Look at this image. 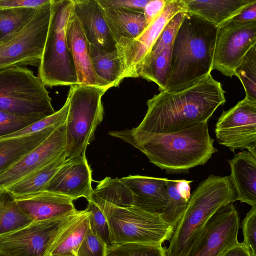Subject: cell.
Listing matches in <instances>:
<instances>
[{
  "label": "cell",
  "instance_id": "45",
  "mask_svg": "<svg viewBox=\"0 0 256 256\" xmlns=\"http://www.w3.org/2000/svg\"><path fill=\"white\" fill-rule=\"evenodd\" d=\"M192 181L186 180H179L177 184V188L180 194L187 200H188L190 196V184Z\"/></svg>",
  "mask_w": 256,
  "mask_h": 256
},
{
  "label": "cell",
  "instance_id": "3",
  "mask_svg": "<svg viewBox=\"0 0 256 256\" xmlns=\"http://www.w3.org/2000/svg\"><path fill=\"white\" fill-rule=\"evenodd\" d=\"M218 30L200 17L186 12L172 44L165 90L194 84L210 74Z\"/></svg>",
  "mask_w": 256,
  "mask_h": 256
},
{
  "label": "cell",
  "instance_id": "21",
  "mask_svg": "<svg viewBox=\"0 0 256 256\" xmlns=\"http://www.w3.org/2000/svg\"><path fill=\"white\" fill-rule=\"evenodd\" d=\"M228 162L236 200L256 208V156L248 150H242Z\"/></svg>",
  "mask_w": 256,
  "mask_h": 256
},
{
  "label": "cell",
  "instance_id": "20",
  "mask_svg": "<svg viewBox=\"0 0 256 256\" xmlns=\"http://www.w3.org/2000/svg\"><path fill=\"white\" fill-rule=\"evenodd\" d=\"M14 198L32 221L62 216L76 210L73 200L45 190Z\"/></svg>",
  "mask_w": 256,
  "mask_h": 256
},
{
  "label": "cell",
  "instance_id": "38",
  "mask_svg": "<svg viewBox=\"0 0 256 256\" xmlns=\"http://www.w3.org/2000/svg\"><path fill=\"white\" fill-rule=\"evenodd\" d=\"M107 246L89 228L80 244L76 256H106Z\"/></svg>",
  "mask_w": 256,
  "mask_h": 256
},
{
  "label": "cell",
  "instance_id": "6",
  "mask_svg": "<svg viewBox=\"0 0 256 256\" xmlns=\"http://www.w3.org/2000/svg\"><path fill=\"white\" fill-rule=\"evenodd\" d=\"M106 90L94 86H70L65 122L66 160L86 156V148L94 139L96 130L103 120L102 98Z\"/></svg>",
  "mask_w": 256,
  "mask_h": 256
},
{
  "label": "cell",
  "instance_id": "29",
  "mask_svg": "<svg viewBox=\"0 0 256 256\" xmlns=\"http://www.w3.org/2000/svg\"><path fill=\"white\" fill-rule=\"evenodd\" d=\"M32 222L8 192L0 190V235L26 226Z\"/></svg>",
  "mask_w": 256,
  "mask_h": 256
},
{
  "label": "cell",
  "instance_id": "1",
  "mask_svg": "<svg viewBox=\"0 0 256 256\" xmlns=\"http://www.w3.org/2000/svg\"><path fill=\"white\" fill-rule=\"evenodd\" d=\"M226 102L220 82L209 74L196 82L163 90L148 100V109L136 128L153 133H169L208 122Z\"/></svg>",
  "mask_w": 256,
  "mask_h": 256
},
{
  "label": "cell",
  "instance_id": "34",
  "mask_svg": "<svg viewBox=\"0 0 256 256\" xmlns=\"http://www.w3.org/2000/svg\"><path fill=\"white\" fill-rule=\"evenodd\" d=\"M186 14L185 12H179L168 23L150 53L145 58L141 69L154 60L164 48L172 45L175 36Z\"/></svg>",
  "mask_w": 256,
  "mask_h": 256
},
{
  "label": "cell",
  "instance_id": "8",
  "mask_svg": "<svg viewBox=\"0 0 256 256\" xmlns=\"http://www.w3.org/2000/svg\"><path fill=\"white\" fill-rule=\"evenodd\" d=\"M46 86L31 70L15 66L0 71V110L19 114L56 111Z\"/></svg>",
  "mask_w": 256,
  "mask_h": 256
},
{
  "label": "cell",
  "instance_id": "9",
  "mask_svg": "<svg viewBox=\"0 0 256 256\" xmlns=\"http://www.w3.org/2000/svg\"><path fill=\"white\" fill-rule=\"evenodd\" d=\"M51 1L38 8L21 26L0 38V71L39 66L49 26Z\"/></svg>",
  "mask_w": 256,
  "mask_h": 256
},
{
  "label": "cell",
  "instance_id": "43",
  "mask_svg": "<svg viewBox=\"0 0 256 256\" xmlns=\"http://www.w3.org/2000/svg\"><path fill=\"white\" fill-rule=\"evenodd\" d=\"M232 20L240 22L256 20V2L246 8Z\"/></svg>",
  "mask_w": 256,
  "mask_h": 256
},
{
  "label": "cell",
  "instance_id": "11",
  "mask_svg": "<svg viewBox=\"0 0 256 256\" xmlns=\"http://www.w3.org/2000/svg\"><path fill=\"white\" fill-rule=\"evenodd\" d=\"M186 12L184 0H167L166 6L144 32L134 39L121 38L116 44L122 78L139 77L144 61L165 26L177 14Z\"/></svg>",
  "mask_w": 256,
  "mask_h": 256
},
{
  "label": "cell",
  "instance_id": "35",
  "mask_svg": "<svg viewBox=\"0 0 256 256\" xmlns=\"http://www.w3.org/2000/svg\"><path fill=\"white\" fill-rule=\"evenodd\" d=\"M37 8H20L0 10V38L14 30L30 19Z\"/></svg>",
  "mask_w": 256,
  "mask_h": 256
},
{
  "label": "cell",
  "instance_id": "10",
  "mask_svg": "<svg viewBox=\"0 0 256 256\" xmlns=\"http://www.w3.org/2000/svg\"><path fill=\"white\" fill-rule=\"evenodd\" d=\"M80 212L37 221L0 235V252L8 256H45L62 230Z\"/></svg>",
  "mask_w": 256,
  "mask_h": 256
},
{
  "label": "cell",
  "instance_id": "37",
  "mask_svg": "<svg viewBox=\"0 0 256 256\" xmlns=\"http://www.w3.org/2000/svg\"><path fill=\"white\" fill-rule=\"evenodd\" d=\"M90 212V228L108 246L110 243V233L108 221L98 206L92 200L88 201L86 208Z\"/></svg>",
  "mask_w": 256,
  "mask_h": 256
},
{
  "label": "cell",
  "instance_id": "36",
  "mask_svg": "<svg viewBox=\"0 0 256 256\" xmlns=\"http://www.w3.org/2000/svg\"><path fill=\"white\" fill-rule=\"evenodd\" d=\"M48 116L19 114L0 110V137L20 130Z\"/></svg>",
  "mask_w": 256,
  "mask_h": 256
},
{
  "label": "cell",
  "instance_id": "27",
  "mask_svg": "<svg viewBox=\"0 0 256 256\" xmlns=\"http://www.w3.org/2000/svg\"><path fill=\"white\" fill-rule=\"evenodd\" d=\"M89 52L96 76L110 88L118 86L122 79L116 48L110 50L89 44Z\"/></svg>",
  "mask_w": 256,
  "mask_h": 256
},
{
  "label": "cell",
  "instance_id": "33",
  "mask_svg": "<svg viewBox=\"0 0 256 256\" xmlns=\"http://www.w3.org/2000/svg\"><path fill=\"white\" fill-rule=\"evenodd\" d=\"M179 180H168L166 190L168 202L160 214L162 219L174 228L183 214L188 200L182 196L177 188Z\"/></svg>",
  "mask_w": 256,
  "mask_h": 256
},
{
  "label": "cell",
  "instance_id": "12",
  "mask_svg": "<svg viewBox=\"0 0 256 256\" xmlns=\"http://www.w3.org/2000/svg\"><path fill=\"white\" fill-rule=\"evenodd\" d=\"M214 131L218 143L231 152L245 148L256 156V102L244 98L224 111Z\"/></svg>",
  "mask_w": 256,
  "mask_h": 256
},
{
  "label": "cell",
  "instance_id": "24",
  "mask_svg": "<svg viewBox=\"0 0 256 256\" xmlns=\"http://www.w3.org/2000/svg\"><path fill=\"white\" fill-rule=\"evenodd\" d=\"M90 212L86 209L67 224L60 232L45 256L74 254L90 228Z\"/></svg>",
  "mask_w": 256,
  "mask_h": 256
},
{
  "label": "cell",
  "instance_id": "39",
  "mask_svg": "<svg viewBox=\"0 0 256 256\" xmlns=\"http://www.w3.org/2000/svg\"><path fill=\"white\" fill-rule=\"evenodd\" d=\"M242 242L250 256H256V208H252L242 222Z\"/></svg>",
  "mask_w": 256,
  "mask_h": 256
},
{
  "label": "cell",
  "instance_id": "4",
  "mask_svg": "<svg viewBox=\"0 0 256 256\" xmlns=\"http://www.w3.org/2000/svg\"><path fill=\"white\" fill-rule=\"evenodd\" d=\"M236 200V191L230 176L210 174L200 182L174 228L166 256H187L212 216Z\"/></svg>",
  "mask_w": 256,
  "mask_h": 256
},
{
  "label": "cell",
  "instance_id": "41",
  "mask_svg": "<svg viewBox=\"0 0 256 256\" xmlns=\"http://www.w3.org/2000/svg\"><path fill=\"white\" fill-rule=\"evenodd\" d=\"M50 2V0H0V10L14 8H38Z\"/></svg>",
  "mask_w": 256,
  "mask_h": 256
},
{
  "label": "cell",
  "instance_id": "18",
  "mask_svg": "<svg viewBox=\"0 0 256 256\" xmlns=\"http://www.w3.org/2000/svg\"><path fill=\"white\" fill-rule=\"evenodd\" d=\"M66 37L74 64L78 84L109 89V86L96 76L94 70L89 44L72 9L66 24Z\"/></svg>",
  "mask_w": 256,
  "mask_h": 256
},
{
  "label": "cell",
  "instance_id": "47",
  "mask_svg": "<svg viewBox=\"0 0 256 256\" xmlns=\"http://www.w3.org/2000/svg\"><path fill=\"white\" fill-rule=\"evenodd\" d=\"M0 256H6L5 254L0 252Z\"/></svg>",
  "mask_w": 256,
  "mask_h": 256
},
{
  "label": "cell",
  "instance_id": "5",
  "mask_svg": "<svg viewBox=\"0 0 256 256\" xmlns=\"http://www.w3.org/2000/svg\"><path fill=\"white\" fill-rule=\"evenodd\" d=\"M72 7V0L51 1L49 26L38 66V76L46 86L78 84L66 37V24Z\"/></svg>",
  "mask_w": 256,
  "mask_h": 256
},
{
  "label": "cell",
  "instance_id": "16",
  "mask_svg": "<svg viewBox=\"0 0 256 256\" xmlns=\"http://www.w3.org/2000/svg\"><path fill=\"white\" fill-rule=\"evenodd\" d=\"M92 182V170L86 156H80L66 160L44 190L74 200L84 197L88 201L93 190Z\"/></svg>",
  "mask_w": 256,
  "mask_h": 256
},
{
  "label": "cell",
  "instance_id": "46",
  "mask_svg": "<svg viewBox=\"0 0 256 256\" xmlns=\"http://www.w3.org/2000/svg\"><path fill=\"white\" fill-rule=\"evenodd\" d=\"M76 256L74 254H70V255H61V256Z\"/></svg>",
  "mask_w": 256,
  "mask_h": 256
},
{
  "label": "cell",
  "instance_id": "23",
  "mask_svg": "<svg viewBox=\"0 0 256 256\" xmlns=\"http://www.w3.org/2000/svg\"><path fill=\"white\" fill-rule=\"evenodd\" d=\"M101 6L116 44L121 38H137L148 25L144 12Z\"/></svg>",
  "mask_w": 256,
  "mask_h": 256
},
{
  "label": "cell",
  "instance_id": "32",
  "mask_svg": "<svg viewBox=\"0 0 256 256\" xmlns=\"http://www.w3.org/2000/svg\"><path fill=\"white\" fill-rule=\"evenodd\" d=\"M244 88L245 98L256 102V45L246 54L235 70Z\"/></svg>",
  "mask_w": 256,
  "mask_h": 256
},
{
  "label": "cell",
  "instance_id": "19",
  "mask_svg": "<svg viewBox=\"0 0 256 256\" xmlns=\"http://www.w3.org/2000/svg\"><path fill=\"white\" fill-rule=\"evenodd\" d=\"M120 179L132 193L133 206L148 212L162 214L168 202V178L130 175Z\"/></svg>",
  "mask_w": 256,
  "mask_h": 256
},
{
  "label": "cell",
  "instance_id": "25",
  "mask_svg": "<svg viewBox=\"0 0 256 256\" xmlns=\"http://www.w3.org/2000/svg\"><path fill=\"white\" fill-rule=\"evenodd\" d=\"M58 127H50L22 136L0 140V174L42 143Z\"/></svg>",
  "mask_w": 256,
  "mask_h": 256
},
{
  "label": "cell",
  "instance_id": "30",
  "mask_svg": "<svg viewBox=\"0 0 256 256\" xmlns=\"http://www.w3.org/2000/svg\"><path fill=\"white\" fill-rule=\"evenodd\" d=\"M172 46L164 48L154 60L144 66L139 74V77L156 84L160 92L166 89Z\"/></svg>",
  "mask_w": 256,
  "mask_h": 256
},
{
  "label": "cell",
  "instance_id": "40",
  "mask_svg": "<svg viewBox=\"0 0 256 256\" xmlns=\"http://www.w3.org/2000/svg\"><path fill=\"white\" fill-rule=\"evenodd\" d=\"M150 0H98L102 6L114 7L126 10L144 12Z\"/></svg>",
  "mask_w": 256,
  "mask_h": 256
},
{
  "label": "cell",
  "instance_id": "15",
  "mask_svg": "<svg viewBox=\"0 0 256 256\" xmlns=\"http://www.w3.org/2000/svg\"><path fill=\"white\" fill-rule=\"evenodd\" d=\"M65 123L56 128L42 143L0 174V190L6 189L51 162L65 151Z\"/></svg>",
  "mask_w": 256,
  "mask_h": 256
},
{
  "label": "cell",
  "instance_id": "2",
  "mask_svg": "<svg viewBox=\"0 0 256 256\" xmlns=\"http://www.w3.org/2000/svg\"><path fill=\"white\" fill-rule=\"evenodd\" d=\"M109 134L138 149L150 162L169 174L188 172L204 165L218 152L208 122L169 133L149 132L134 128L112 131Z\"/></svg>",
  "mask_w": 256,
  "mask_h": 256
},
{
  "label": "cell",
  "instance_id": "7",
  "mask_svg": "<svg viewBox=\"0 0 256 256\" xmlns=\"http://www.w3.org/2000/svg\"><path fill=\"white\" fill-rule=\"evenodd\" d=\"M94 203L106 218L111 244H162L172 236L174 228L164 221L160 214L134 206L120 208L102 202Z\"/></svg>",
  "mask_w": 256,
  "mask_h": 256
},
{
  "label": "cell",
  "instance_id": "14",
  "mask_svg": "<svg viewBox=\"0 0 256 256\" xmlns=\"http://www.w3.org/2000/svg\"><path fill=\"white\" fill-rule=\"evenodd\" d=\"M240 226L233 203L222 207L208 220L187 256H220L238 242Z\"/></svg>",
  "mask_w": 256,
  "mask_h": 256
},
{
  "label": "cell",
  "instance_id": "22",
  "mask_svg": "<svg viewBox=\"0 0 256 256\" xmlns=\"http://www.w3.org/2000/svg\"><path fill=\"white\" fill-rule=\"evenodd\" d=\"M186 12L220 28L256 0H184Z\"/></svg>",
  "mask_w": 256,
  "mask_h": 256
},
{
  "label": "cell",
  "instance_id": "42",
  "mask_svg": "<svg viewBox=\"0 0 256 256\" xmlns=\"http://www.w3.org/2000/svg\"><path fill=\"white\" fill-rule=\"evenodd\" d=\"M167 0H150L145 6L144 14L148 24L164 10Z\"/></svg>",
  "mask_w": 256,
  "mask_h": 256
},
{
  "label": "cell",
  "instance_id": "17",
  "mask_svg": "<svg viewBox=\"0 0 256 256\" xmlns=\"http://www.w3.org/2000/svg\"><path fill=\"white\" fill-rule=\"evenodd\" d=\"M72 12L90 44L108 50L116 49L102 7L98 0H72Z\"/></svg>",
  "mask_w": 256,
  "mask_h": 256
},
{
  "label": "cell",
  "instance_id": "26",
  "mask_svg": "<svg viewBox=\"0 0 256 256\" xmlns=\"http://www.w3.org/2000/svg\"><path fill=\"white\" fill-rule=\"evenodd\" d=\"M66 160L64 151L50 163L19 180L4 190L14 198L44 190Z\"/></svg>",
  "mask_w": 256,
  "mask_h": 256
},
{
  "label": "cell",
  "instance_id": "31",
  "mask_svg": "<svg viewBox=\"0 0 256 256\" xmlns=\"http://www.w3.org/2000/svg\"><path fill=\"white\" fill-rule=\"evenodd\" d=\"M106 256H166V249L160 244H110L106 246Z\"/></svg>",
  "mask_w": 256,
  "mask_h": 256
},
{
  "label": "cell",
  "instance_id": "13",
  "mask_svg": "<svg viewBox=\"0 0 256 256\" xmlns=\"http://www.w3.org/2000/svg\"><path fill=\"white\" fill-rule=\"evenodd\" d=\"M256 45V20L240 22L230 20L219 28L212 70L232 78L248 52Z\"/></svg>",
  "mask_w": 256,
  "mask_h": 256
},
{
  "label": "cell",
  "instance_id": "44",
  "mask_svg": "<svg viewBox=\"0 0 256 256\" xmlns=\"http://www.w3.org/2000/svg\"><path fill=\"white\" fill-rule=\"evenodd\" d=\"M220 256H250L242 242L238 241L227 248Z\"/></svg>",
  "mask_w": 256,
  "mask_h": 256
},
{
  "label": "cell",
  "instance_id": "28",
  "mask_svg": "<svg viewBox=\"0 0 256 256\" xmlns=\"http://www.w3.org/2000/svg\"><path fill=\"white\" fill-rule=\"evenodd\" d=\"M90 200L120 208L133 206V196L130 188L118 178L106 177L93 189Z\"/></svg>",
  "mask_w": 256,
  "mask_h": 256
}]
</instances>
